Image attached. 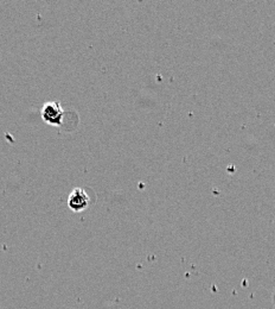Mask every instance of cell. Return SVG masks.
Wrapping results in <instances>:
<instances>
[{"mask_svg":"<svg viewBox=\"0 0 275 309\" xmlns=\"http://www.w3.org/2000/svg\"><path fill=\"white\" fill-rule=\"evenodd\" d=\"M90 203V197L85 189L75 188L72 189L68 197V207L75 213L86 211Z\"/></svg>","mask_w":275,"mask_h":309,"instance_id":"7a4b0ae2","label":"cell"},{"mask_svg":"<svg viewBox=\"0 0 275 309\" xmlns=\"http://www.w3.org/2000/svg\"><path fill=\"white\" fill-rule=\"evenodd\" d=\"M42 119L52 126H61L63 121L64 111L62 109L61 104L58 101L45 102L41 111Z\"/></svg>","mask_w":275,"mask_h":309,"instance_id":"6da1fadb","label":"cell"}]
</instances>
